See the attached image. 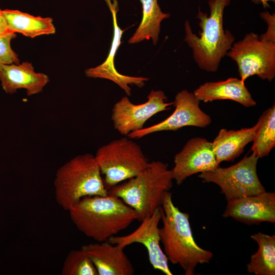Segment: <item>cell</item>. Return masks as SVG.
I'll return each instance as SVG.
<instances>
[{"label":"cell","instance_id":"obj_1","mask_svg":"<svg viewBox=\"0 0 275 275\" xmlns=\"http://www.w3.org/2000/svg\"><path fill=\"white\" fill-rule=\"evenodd\" d=\"M68 211L77 229L97 242L107 241L137 219L133 209L109 194L84 197Z\"/></svg>","mask_w":275,"mask_h":275},{"label":"cell","instance_id":"obj_2","mask_svg":"<svg viewBox=\"0 0 275 275\" xmlns=\"http://www.w3.org/2000/svg\"><path fill=\"white\" fill-rule=\"evenodd\" d=\"M160 210L163 225L159 228V233L164 253L171 263L180 266L185 275L195 274L196 266L208 263L213 253L196 242L189 215L174 205L169 191L164 194Z\"/></svg>","mask_w":275,"mask_h":275},{"label":"cell","instance_id":"obj_3","mask_svg":"<svg viewBox=\"0 0 275 275\" xmlns=\"http://www.w3.org/2000/svg\"><path fill=\"white\" fill-rule=\"evenodd\" d=\"M231 0H209L210 15L198 11L201 31L199 36L193 33L188 20L184 22V41L191 48L194 59L199 67L209 72L217 70L222 59L230 49L235 37L223 28V16L225 8Z\"/></svg>","mask_w":275,"mask_h":275},{"label":"cell","instance_id":"obj_4","mask_svg":"<svg viewBox=\"0 0 275 275\" xmlns=\"http://www.w3.org/2000/svg\"><path fill=\"white\" fill-rule=\"evenodd\" d=\"M173 180L168 164L153 161L138 175L117 184L107 192L133 209L136 220L141 222L161 206L164 194L172 188Z\"/></svg>","mask_w":275,"mask_h":275},{"label":"cell","instance_id":"obj_5","mask_svg":"<svg viewBox=\"0 0 275 275\" xmlns=\"http://www.w3.org/2000/svg\"><path fill=\"white\" fill-rule=\"evenodd\" d=\"M53 185L56 202L68 211L84 197L108 195L95 156L91 153L77 155L60 167Z\"/></svg>","mask_w":275,"mask_h":275},{"label":"cell","instance_id":"obj_6","mask_svg":"<svg viewBox=\"0 0 275 275\" xmlns=\"http://www.w3.org/2000/svg\"><path fill=\"white\" fill-rule=\"evenodd\" d=\"M94 156L107 190L138 175L149 163L140 145L127 136L102 146Z\"/></svg>","mask_w":275,"mask_h":275},{"label":"cell","instance_id":"obj_7","mask_svg":"<svg viewBox=\"0 0 275 275\" xmlns=\"http://www.w3.org/2000/svg\"><path fill=\"white\" fill-rule=\"evenodd\" d=\"M226 55L237 63L243 82L253 75L269 81L275 77V42L261 40L257 34H246L233 43Z\"/></svg>","mask_w":275,"mask_h":275},{"label":"cell","instance_id":"obj_8","mask_svg":"<svg viewBox=\"0 0 275 275\" xmlns=\"http://www.w3.org/2000/svg\"><path fill=\"white\" fill-rule=\"evenodd\" d=\"M259 158L254 153L227 168L219 167L200 173L203 182L213 183L221 189L227 200L265 191L257 173Z\"/></svg>","mask_w":275,"mask_h":275},{"label":"cell","instance_id":"obj_9","mask_svg":"<svg viewBox=\"0 0 275 275\" xmlns=\"http://www.w3.org/2000/svg\"><path fill=\"white\" fill-rule=\"evenodd\" d=\"M143 103H132L127 96L123 97L115 104L111 119L114 128L121 135L144 128L147 121L156 114L169 109L173 102H167V97L162 90H151Z\"/></svg>","mask_w":275,"mask_h":275},{"label":"cell","instance_id":"obj_10","mask_svg":"<svg viewBox=\"0 0 275 275\" xmlns=\"http://www.w3.org/2000/svg\"><path fill=\"white\" fill-rule=\"evenodd\" d=\"M199 102L193 93L183 90L175 96L173 113L165 120L151 126L130 132L127 136L131 139H140L152 133L162 131H175L188 126L205 127L211 120L201 110Z\"/></svg>","mask_w":275,"mask_h":275},{"label":"cell","instance_id":"obj_11","mask_svg":"<svg viewBox=\"0 0 275 275\" xmlns=\"http://www.w3.org/2000/svg\"><path fill=\"white\" fill-rule=\"evenodd\" d=\"M160 220L159 207L150 216L141 221V224L131 233L122 236H113L107 241L123 249L133 243L142 244L147 250L149 260L153 268L166 275H172L168 259L160 246L158 224Z\"/></svg>","mask_w":275,"mask_h":275},{"label":"cell","instance_id":"obj_12","mask_svg":"<svg viewBox=\"0 0 275 275\" xmlns=\"http://www.w3.org/2000/svg\"><path fill=\"white\" fill-rule=\"evenodd\" d=\"M171 171L173 180L181 184L187 177L219 167L212 142L202 138L190 139L174 157Z\"/></svg>","mask_w":275,"mask_h":275},{"label":"cell","instance_id":"obj_13","mask_svg":"<svg viewBox=\"0 0 275 275\" xmlns=\"http://www.w3.org/2000/svg\"><path fill=\"white\" fill-rule=\"evenodd\" d=\"M224 217H231L248 225L262 222H275V193H261L227 200L223 213Z\"/></svg>","mask_w":275,"mask_h":275},{"label":"cell","instance_id":"obj_14","mask_svg":"<svg viewBox=\"0 0 275 275\" xmlns=\"http://www.w3.org/2000/svg\"><path fill=\"white\" fill-rule=\"evenodd\" d=\"M112 15L114 26V35L109 52L106 60L101 64L90 68L85 70V74L89 77L101 78L109 79L118 85L126 93L127 96L131 95L129 85H135L139 88L145 85L148 80L144 77L124 75L119 73L114 65V58L117 50L121 44V39L125 30H122L118 25L117 14L118 4L117 0H105Z\"/></svg>","mask_w":275,"mask_h":275},{"label":"cell","instance_id":"obj_15","mask_svg":"<svg viewBox=\"0 0 275 275\" xmlns=\"http://www.w3.org/2000/svg\"><path fill=\"white\" fill-rule=\"evenodd\" d=\"M87 254L98 275H132L134 269L124 253V249L108 241L84 244Z\"/></svg>","mask_w":275,"mask_h":275},{"label":"cell","instance_id":"obj_16","mask_svg":"<svg viewBox=\"0 0 275 275\" xmlns=\"http://www.w3.org/2000/svg\"><path fill=\"white\" fill-rule=\"evenodd\" d=\"M0 81L3 90L12 94L23 89L28 96L42 91L49 81L48 76L36 72L32 63L25 62L18 64H0Z\"/></svg>","mask_w":275,"mask_h":275},{"label":"cell","instance_id":"obj_17","mask_svg":"<svg viewBox=\"0 0 275 275\" xmlns=\"http://www.w3.org/2000/svg\"><path fill=\"white\" fill-rule=\"evenodd\" d=\"M193 93L199 101L204 102L228 99L246 107L256 104L244 82L237 78L231 77L225 80L205 82L200 86Z\"/></svg>","mask_w":275,"mask_h":275},{"label":"cell","instance_id":"obj_18","mask_svg":"<svg viewBox=\"0 0 275 275\" xmlns=\"http://www.w3.org/2000/svg\"><path fill=\"white\" fill-rule=\"evenodd\" d=\"M259 126L258 121L253 127L239 130L222 129L212 143L217 162L231 161L243 152L244 147L253 141Z\"/></svg>","mask_w":275,"mask_h":275},{"label":"cell","instance_id":"obj_19","mask_svg":"<svg viewBox=\"0 0 275 275\" xmlns=\"http://www.w3.org/2000/svg\"><path fill=\"white\" fill-rule=\"evenodd\" d=\"M3 11L10 32L32 38L56 33L51 18L34 16L18 10Z\"/></svg>","mask_w":275,"mask_h":275},{"label":"cell","instance_id":"obj_20","mask_svg":"<svg viewBox=\"0 0 275 275\" xmlns=\"http://www.w3.org/2000/svg\"><path fill=\"white\" fill-rule=\"evenodd\" d=\"M142 6V21L128 43L135 44L145 40L151 39L156 45L159 38L160 23L168 18L170 14L163 13L158 4V0H140Z\"/></svg>","mask_w":275,"mask_h":275},{"label":"cell","instance_id":"obj_21","mask_svg":"<svg viewBox=\"0 0 275 275\" xmlns=\"http://www.w3.org/2000/svg\"><path fill=\"white\" fill-rule=\"evenodd\" d=\"M259 246L251 257L247 270L256 275L275 274V235L258 232L251 235Z\"/></svg>","mask_w":275,"mask_h":275},{"label":"cell","instance_id":"obj_22","mask_svg":"<svg viewBox=\"0 0 275 275\" xmlns=\"http://www.w3.org/2000/svg\"><path fill=\"white\" fill-rule=\"evenodd\" d=\"M258 122L251 150L259 158L267 156L275 146L274 104L262 115Z\"/></svg>","mask_w":275,"mask_h":275},{"label":"cell","instance_id":"obj_23","mask_svg":"<svg viewBox=\"0 0 275 275\" xmlns=\"http://www.w3.org/2000/svg\"><path fill=\"white\" fill-rule=\"evenodd\" d=\"M61 274L98 275V273L87 254L81 248L68 253L63 264Z\"/></svg>","mask_w":275,"mask_h":275},{"label":"cell","instance_id":"obj_24","mask_svg":"<svg viewBox=\"0 0 275 275\" xmlns=\"http://www.w3.org/2000/svg\"><path fill=\"white\" fill-rule=\"evenodd\" d=\"M16 37V34L12 32L0 34V64H19L18 54L11 46L12 40Z\"/></svg>","mask_w":275,"mask_h":275},{"label":"cell","instance_id":"obj_25","mask_svg":"<svg viewBox=\"0 0 275 275\" xmlns=\"http://www.w3.org/2000/svg\"><path fill=\"white\" fill-rule=\"evenodd\" d=\"M260 17L267 24V31L263 34L259 36V39L275 42V15L270 14L267 11H264L260 14Z\"/></svg>","mask_w":275,"mask_h":275},{"label":"cell","instance_id":"obj_26","mask_svg":"<svg viewBox=\"0 0 275 275\" xmlns=\"http://www.w3.org/2000/svg\"><path fill=\"white\" fill-rule=\"evenodd\" d=\"M10 32L9 30L8 24L3 11L0 9V34Z\"/></svg>","mask_w":275,"mask_h":275}]
</instances>
